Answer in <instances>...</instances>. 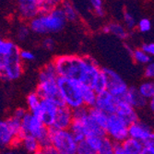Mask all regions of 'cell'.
Instances as JSON below:
<instances>
[{"label":"cell","instance_id":"1","mask_svg":"<svg viewBox=\"0 0 154 154\" xmlns=\"http://www.w3.org/2000/svg\"><path fill=\"white\" fill-rule=\"evenodd\" d=\"M66 22L64 13L58 6L48 13L39 14L29 21V27L31 32L37 34L57 33L64 29Z\"/></svg>","mask_w":154,"mask_h":154},{"label":"cell","instance_id":"2","mask_svg":"<svg viewBox=\"0 0 154 154\" xmlns=\"http://www.w3.org/2000/svg\"><path fill=\"white\" fill-rule=\"evenodd\" d=\"M57 84L60 99L64 105L72 111L84 106L81 96V83L78 79L58 76Z\"/></svg>","mask_w":154,"mask_h":154},{"label":"cell","instance_id":"3","mask_svg":"<svg viewBox=\"0 0 154 154\" xmlns=\"http://www.w3.org/2000/svg\"><path fill=\"white\" fill-rule=\"evenodd\" d=\"M20 124L22 134L34 137L40 142L42 148L50 145V128L46 127L41 118L28 112L20 120Z\"/></svg>","mask_w":154,"mask_h":154},{"label":"cell","instance_id":"4","mask_svg":"<svg viewBox=\"0 0 154 154\" xmlns=\"http://www.w3.org/2000/svg\"><path fill=\"white\" fill-rule=\"evenodd\" d=\"M23 74V62L20 57V49L8 55H0V79L14 81Z\"/></svg>","mask_w":154,"mask_h":154},{"label":"cell","instance_id":"5","mask_svg":"<svg viewBox=\"0 0 154 154\" xmlns=\"http://www.w3.org/2000/svg\"><path fill=\"white\" fill-rule=\"evenodd\" d=\"M53 62L59 77H66L79 80L84 64V57L61 55V57H57Z\"/></svg>","mask_w":154,"mask_h":154},{"label":"cell","instance_id":"6","mask_svg":"<svg viewBox=\"0 0 154 154\" xmlns=\"http://www.w3.org/2000/svg\"><path fill=\"white\" fill-rule=\"evenodd\" d=\"M78 144L69 129H50V146L60 154H77Z\"/></svg>","mask_w":154,"mask_h":154},{"label":"cell","instance_id":"7","mask_svg":"<svg viewBox=\"0 0 154 154\" xmlns=\"http://www.w3.org/2000/svg\"><path fill=\"white\" fill-rule=\"evenodd\" d=\"M104 132L105 137L115 144H121L128 137V123L116 114L108 115Z\"/></svg>","mask_w":154,"mask_h":154},{"label":"cell","instance_id":"8","mask_svg":"<svg viewBox=\"0 0 154 154\" xmlns=\"http://www.w3.org/2000/svg\"><path fill=\"white\" fill-rule=\"evenodd\" d=\"M102 71L106 79V91L117 99H122L128 89L127 82L114 69L103 67Z\"/></svg>","mask_w":154,"mask_h":154},{"label":"cell","instance_id":"9","mask_svg":"<svg viewBox=\"0 0 154 154\" xmlns=\"http://www.w3.org/2000/svg\"><path fill=\"white\" fill-rule=\"evenodd\" d=\"M102 67H100L99 63L97 62L96 59L91 57H89V55L84 57L82 71L79 78V81L80 83L93 88L95 83L102 76Z\"/></svg>","mask_w":154,"mask_h":154},{"label":"cell","instance_id":"10","mask_svg":"<svg viewBox=\"0 0 154 154\" xmlns=\"http://www.w3.org/2000/svg\"><path fill=\"white\" fill-rule=\"evenodd\" d=\"M64 105L61 100H54V99H42L40 108L37 112V114L34 115L41 118V120L45 123L47 128H51L52 124L54 118V116L57 114V111L59 106Z\"/></svg>","mask_w":154,"mask_h":154},{"label":"cell","instance_id":"11","mask_svg":"<svg viewBox=\"0 0 154 154\" xmlns=\"http://www.w3.org/2000/svg\"><path fill=\"white\" fill-rule=\"evenodd\" d=\"M42 99H54L61 100L59 95L57 78L38 80L35 91Z\"/></svg>","mask_w":154,"mask_h":154},{"label":"cell","instance_id":"12","mask_svg":"<svg viewBox=\"0 0 154 154\" xmlns=\"http://www.w3.org/2000/svg\"><path fill=\"white\" fill-rule=\"evenodd\" d=\"M73 121V111L66 105L58 107L50 129H69Z\"/></svg>","mask_w":154,"mask_h":154},{"label":"cell","instance_id":"13","mask_svg":"<svg viewBox=\"0 0 154 154\" xmlns=\"http://www.w3.org/2000/svg\"><path fill=\"white\" fill-rule=\"evenodd\" d=\"M118 100L119 99H117L114 95H112L109 91H104L97 94L94 107L104 112L107 115H112L116 113Z\"/></svg>","mask_w":154,"mask_h":154},{"label":"cell","instance_id":"14","mask_svg":"<svg viewBox=\"0 0 154 154\" xmlns=\"http://www.w3.org/2000/svg\"><path fill=\"white\" fill-rule=\"evenodd\" d=\"M153 131L149 125L142 121L137 120L128 125V137H131L142 143L146 142Z\"/></svg>","mask_w":154,"mask_h":154},{"label":"cell","instance_id":"15","mask_svg":"<svg viewBox=\"0 0 154 154\" xmlns=\"http://www.w3.org/2000/svg\"><path fill=\"white\" fill-rule=\"evenodd\" d=\"M19 137L14 133L9 125L5 120H0V149L15 148Z\"/></svg>","mask_w":154,"mask_h":154},{"label":"cell","instance_id":"16","mask_svg":"<svg viewBox=\"0 0 154 154\" xmlns=\"http://www.w3.org/2000/svg\"><path fill=\"white\" fill-rule=\"evenodd\" d=\"M16 148L21 149L25 154H35L42 149L40 142L34 137L24 134H21L18 139Z\"/></svg>","mask_w":154,"mask_h":154},{"label":"cell","instance_id":"17","mask_svg":"<svg viewBox=\"0 0 154 154\" xmlns=\"http://www.w3.org/2000/svg\"><path fill=\"white\" fill-rule=\"evenodd\" d=\"M115 114L122 117L125 121H127L128 125L138 120V115L137 109H135L133 106H131L130 104H128L127 102H125L122 99L118 100L116 111Z\"/></svg>","mask_w":154,"mask_h":154},{"label":"cell","instance_id":"18","mask_svg":"<svg viewBox=\"0 0 154 154\" xmlns=\"http://www.w3.org/2000/svg\"><path fill=\"white\" fill-rule=\"evenodd\" d=\"M122 100L127 102L135 109H141L148 105V101L140 95L136 87H128Z\"/></svg>","mask_w":154,"mask_h":154},{"label":"cell","instance_id":"19","mask_svg":"<svg viewBox=\"0 0 154 154\" xmlns=\"http://www.w3.org/2000/svg\"><path fill=\"white\" fill-rule=\"evenodd\" d=\"M19 16L23 20L30 21L36 18L40 14L38 3L32 2H20L18 7Z\"/></svg>","mask_w":154,"mask_h":154},{"label":"cell","instance_id":"20","mask_svg":"<svg viewBox=\"0 0 154 154\" xmlns=\"http://www.w3.org/2000/svg\"><path fill=\"white\" fill-rule=\"evenodd\" d=\"M81 96H82L84 106L87 108L94 107L96 98H97V93L91 87L84 85V84L81 83Z\"/></svg>","mask_w":154,"mask_h":154},{"label":"cell","instance_id":"21","mask_svg":"<svg viewBox=\"0 0 154 154\" xmlns=\"http://www.w3.org/2000/svg\"><path fill=\"white\" fill-rule=\"evenodd\" d=\"M121 145L125 154H141L144 148L142 142L131 137H128L123 143H121Z\"/></svg>","mask_w":154,"mask_h":154},{"label":"cell","instance_id":"22","mask_svg":"<svg viewBox=\"0 0 154 154\" xmlns=\"http://www.w3.org/2000/svg\"><path fill=\"white\" fill-rule=\"evenodd\" d=\"M59 7L61 8L62 11L64 13L66 21L74 22L79 19L78 11L75 8L74 5L70 1H69V0H64Z\"/></svg>","mask_w":154,"mask_h":154},{"label":"cell","instance_id":"23","mask_svg":"<svg viewBox=\"0 0 154 154\" xmlns=\"http://www.w3.org/2000/svg\"><path fill=\"white\" fill-rule=\"evenodd\" d=\"M42 98L38 95L36 91H32L28 94L26 98V104L28 112H30L32 115H36L40 108Z\"/></svg>","mask_w":154,"mask_h":154},{"label":"cell","instance_id":"24","mask_svg":"<svg viewBox=\"0 0 154 154\" xmlns=\"http://www.w3.org/2000/svg\"><path fill=\"white\" fill-rule=\"evenodd\" d=\"M89 116L98 125H100V127H102L103 128H105L107 118H108V115L105 114L104 112L99 110L96 107H91V108H89Z\"/></svg>","mask_w":154,"mask_h":154},{"label":"cell","instance_id":"25","mask_svg":"<svg viewBox=\"0 0 154 154\" xmlns=\"http://www.w3.org/2000/svg\"><path fill=\"white\" fill-rule=\"evenodd\" d=\"M109 33L115 35L116 38L121 40H125L128 38V31L125 29V27L118 22H112L108 24Z\"/></svg>","mask_w":154,"mask_h":154},{"label":"cell","instance_id":"26","mask_svg":"<svg viewBox=\"0 0 154 154\" xmlns=\"http://www.w3.org/2000/svg\"><path fill=\"white\" fill-rule=\"evenodd\" d=\"M58 78V74L55 69L54 62H50L46 64L43 68L41 69L38 76V80L47 79H57Z\"/></svg>","mask_w":154,"mask_h":154},{"label":"cell","instance_id":"27","mask_svg":"<svg viewBox=\"0 0 154 154\" xmlns=\"http://www.w3.org/2000/svg\"><path fill=\"white\" fill-rule=\"evenodd\" d=\"M137 91L143 98L149 101L154 93V80L147 79L146 81L142 82L138 86Z\"/></svg>","mask_w":154,"mask_h":154},{"label":"cell","instance_id":"28","mask_svg":"<svg viewBox=\"0 0 154 154\" xmlns=\"http://www.w3.org/2000/svg\"><path fill=\"white\" fill-rule=\"evenodd\" d=\"M130 54L133 60L139 65H147L152 60L149 55L146 52H144L141 48L132 50Z\"/></svg>","mask_w":154,"mask_h":154},{"label":"cell","instance_id":"29","mask_svg":"<svg viewBox=\"0 0 154 154\" xmlns=\"http://www.w3.org/2000/svg\"><path fill=\"white\" fill-rule=\"evenodd\" d=\"M18 48L16 44L12 41L0 37V55H8Z\"/></svg>","mask_w":154,"mask_h":154},{"label":"cell","instance_id":"30","mask_svg":"<svg viewBox=\"0 0 154 154\" xmlns=\"http://www.w3.org/2000/svg\"><path fill=\"white\" fill-rule=\"evenodd\" d=\"M123 20H124V26L125 27V29L128 31L134 30L137 27V20L136 18L134 17L133 14L128 11V10H125L123 14Z\"/></svg>","mask_w":154,"mask_h":154},{"label":"cell","instance_id":"31","mask_svg":"<svg viewBox=\"0 0 154 154\" xmlns=\"http://www.w3.org/2000/svg\"><path fill=\"white\" fill-rule=\"evenodd\" d=\"M105 137H100V136H91V137H87L84 140L85 142L95 151H98L99 149L101 148L103 139Z\"/></svg>","mask_w":154,"mask_h":154},{"label":"cell","instance_id":"32","mask_svg":"<svg viewBox=\"0 0 154 154\" xmlns=\"http://www.w3.org/2000/svg\"><path fill=\"white\" fill-rule=\"evenodd\" d=\"M97 154H115V143L109 138L104 137L103 142L97 151Z\"/></svg>","mask_w":154,"mask_h":154},{"label":"cell","instance_id":"33","mask_svg":"<svg viewBox=\"0 0 154 154\" xmlns=\"http://www.w3.org/2000/svg\"><path fill=\"white\" fill-rule=\"evenodd\" d=\"M31 33V29L29 25H20L17 28V32H16V35H17V39L20 42L26 41L30 36Z\"/></svg>","mask_w":154,"mask_h":154},{"label":"cell","instance_id":"34","mask_svg":"<svg viewBox=\"0 0 154 154\" xmlns=\"http://www.w3.org/2000/svg\"><path fill=\"white\" fill-rule=\"evenodd\" d=\"M92 9L98 17L104 16V9L103 8V0H90Z\"/></svg>","mask_w":154,"mask_h":154},{"label":"cell","instance_id":"35","mask_svg":"<svg viewBox=\"0 0 154 154\" xmlns=\"http://www.w3.org/2000/svg\"><path fill=\"white\" fill-rule=\"evenodd\" d=\"M77 154H97V151L93 150L86 142L85 140L80 141L78 144V150Z\"/></svg>","mask_w":154,"mask_h":154},{"label":"cell","instance_id":"36","mask_svg":"<svg viewBox=\"0 0 154 154\" xmlns=\"http://www.w3.org/2000/svg\"><path fill=\"white\" fill-rule=\"evenodd\" d=\"M20 57L22 62H32L35 60L36 55L30 50H20Z\"/></svg>","mask_w":154,"mask_h":154},{"label":"cell","instance_id":"37","mask_svg":"<svg viewBox=\"0 0 154 154\" xmlns=\"http://www.w3.org/2000/svg\"><path fill=\"white\" fill-rule=\"evenodd\" d=\"M137 27L140 32H148L151 29V22L149 19H141L137 22Z\"/></svg>","mask_w":154,"mask_h":154},{"label":"cell","instance_id":"38","mask_svg":"<svg viewBox=\"0 0 154 154\" xmlns=\"http://www.w3.org/2000/svg\"><path fill=\"white\" fill-rule=\"evenodd\" d=\"M144 77L147 79L154 80V60H151L144 68Z\"/></svg>","mask_w":154,"mask_h":154},{"label":"cell","instance_id":"39","mask_svg":"<svg viewBox=\"0 0 154 154\" xmlns=\"http://www.w3.org/2000/svg\"><path fill=\"white\" fill-rule=\"evenodd\" d=\"M42 45H43V47L47 51H53L55 47L54 40L53 38L47 37V38L44 39L43 43H42Z\"/></svg>","mask_w":154,"mask_h":154},{"label":"cell","instance_id":"40","mask_svg":"<svg viewBox=\"0 0 154 154\" xmlns=\"http://www.w3.org/2000/svg\"><path fill=\"white\" fill-rule=\"evenodd\" d=\"M141 49L146 52L150 57H154V43L144 44L141 46Z\"/></svg>","mask_w":154,"mask_h":154},{"label":"cell","instance_id":"41","mask_svg":"<svg viewBox=\"0 0 154 154\" xmlns=\"http://www.w3.org/2000/svg\"><path fill=\"white\" fill-rule=\"evenodd\" d=\"M27 113H28V110H27V109H25V108H23V107H20V108H17L15 111L13 112L12 116H13L14 117H16V118L21 120V119L23 118V116H24Z\"/></svg>","mask_w":154,"mask_h":154},{"label":"cell","instance_id":"42","mask_svg":"<svg viewBox=\"0 0 154 154\" xmlns=\"http://www.w3.org/2000/svg\"><path fill=\"white\" fill-rule=\"evenodd\" d=\"M0 154H20V153L14 148H7V149H1Z\"/></svg>","mask_w":154,"mask_h":154},{"label":"cell","instance_id":"43","mask_svg":"<svg viewBox=\"0 0 154 154\" xmlns=\"http://www.w3.org/2000/svg\"><path fill=\"white\" fill-rule=\"evenodd\" d=\"M43 149L44 153L45 154H60L57 150H55L52 146H47V147H45V148H42Z\"/></svg>","mask_w":154,"mask_h":154},{"label":"cell","instance_id":"44","mask_svg":"<svg viewBox=\"0 0 154 154\" xmlns=\"http://www.w3.org/2000/svg\"><path fill=\"white\" fill-rule=\"evenodd\" d=\"M115 154H125L121 144H115Z\"/></svg>","mask_w":154,"mask_h":154},{"label":"cell","instance_id":"45","mask_svg":"<svg viewBox=\"0 0 154 154\" xmlns=\"http://www.w3.org/2000/svg\"><path fill=\"white\" fill-rule=\"evenodd\" d=\"M148 104H149V107L150 112H151L152 114H154V93L151 96L150 99L148 101Z\"/></svg>","mask_w":154,"mask_h":154},{"label":"cell","instance_id":"46","mask_svg":"<svg viewBox=\"0 0 154 154\" xmlns=\"http://www.w3.org/2000/svg\"><path fill=\"white\" fill-rule=\"evenodd\" d=\"M141 154H154V148H150L148 146H144Z\"/></svg>","mask_w":154,"mask_h":154},{"label":"cell","instance_id":"47","mask_svg":"<svg viewBox=\"0 0 154 154\" xmlns=\"http://www.w3.org/2000/svg\"><path fill=\"white\" fill-rule=\"evenodd\" d=\"M51 1H52L55 6H57V7H58V6L61 5V3L64 1V0H51Z\"/></svg>","mask_w":154,"mask_h":154},{"label":"cell","instance_id":"48","mask_svg":"<svg viewBox=\"0 0 154 154\" xmlns=\"http://www.w3.org/2000/svg\"><path fill=\"white\" fill-rule=\"evenodd\" d=\"M19 3L20 2H32V3H38L39 0H18Z\"/></svg>","mask_w":154,"mask_h":154},{"label":"cell","instance_id":"49","mask_svg":"<svg viewBox=\"0 0 154 154\" xmlns=\"http://www.w3.org/2000/svg\"><path fill=\"white\" fill-rule=\"evenodd\" d=\"M103 32H104V33H109V28H108V25H105L103 28Z\"/></svg>","mask_w":154,"mask_h":154},{"label":"cell","instance_id":"50","mask_svg":"<svg viewBox=\"0 0 154 154\" xmlns=\"http://www.w3.org/2000/svg\"><path fill=\"white\" fill-rule=\"evenodd\" d=\"M35 154H45V153H44V151H43V149H40V150H39L38 152H36Z\"/></svg>","mask_w":154,"mask_h":154},{"label":"cell","instance_id":"51","mask_svg":"<svg viewBox=\"0 0 154 154\" xmlns=\"http://www.w3.org/2000/svg\"><path fill=\"white\" fill-rule=\"evenodd\" d=\"M153 133H154V131H153Z\"/></svg>","mask_w":154,"mask_h":154},{"label":"cell","instance_id":"52","mask_svg":"<svg viewBox=\"0 0 154 154\" xmlns=\"http://www.w3.org/2000/svg\"><path fill=\"white\" fill-rule=\"evenodd\" d=\"M24 154H25V153H24Z\"/></svg>","mask_w":154,"mask_h":154}]
</instances>
